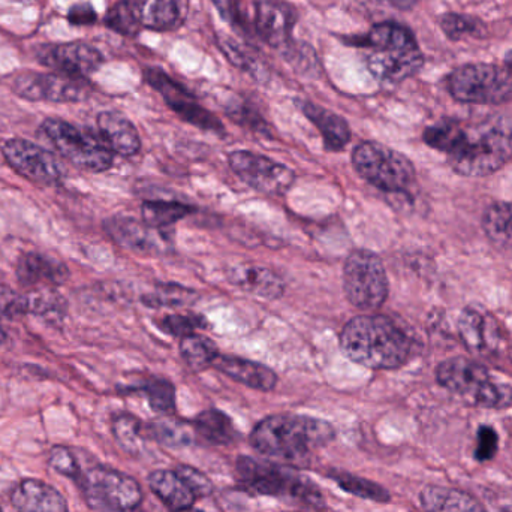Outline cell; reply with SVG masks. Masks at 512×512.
I'll list each match as a JSON object with an SVG mask.
<instances>
[{
	"label": "cell",
	"mask_w": 512,
	"mask_h": 512,
	"mask_svg": "<svg viewBox=\"0 0 512 512\" xmlns=\"http://www.w3.org/2000/svg\"><path fill=\"white\" fill-rule=\"evenodd\" d=\"M330 478L340 489L357 496V498L378 502V504H387L391 501L388 490H385L379 484L373 483V481L366 480V478L355 477V475L345 474V472L330 474Z\"/></svg>",
	"instance_id": "cell-37"
},
{
	"label": "cell",
	"mask_w": 512,
	"mask_h": 512,
	"mask_svg": "<svg viewBox=\"0 0 512 512\" xmlns=\"http://www.w3.org/2000/svg\"><path fill=\"white\" fill-rule=\"evenodd\" d=\"M39 62L72 77L87 78L104 65V56L86 42L45 45L38 54Z\"/></svg>",
	"instance_id": "cell-17"
},
{
	"label": "cell",
	"mask_w": 512,
	"mask_h": 512,
	"mask_svg": "<svg viewBox=\"0 0 512 512\" xmlns=\"http://www.w3.org/2000/svg\"><path fill=\"white\" fill-rule=\"evenodd\" d=\"M111 429H113L114 439L123 451L132 454V456L141 453L144 441L147 438V432L146 426L137 417L131 414L117 415V417H114Z\"/></svg>",
	"instance_id": "cell-35"
},
{
	"label": "cell",
	"mask_w": 512,
	"mask_h": 512,
	"mask_svg": "<svg viewBox=\"0 0 512 512\" xmlns=\"http://www.w3.org/2000/svg\"><path fill=\"white\" fill-rule=\"evenodd\" d=\"M483 230L495 245L512 251V201L490 206L483 216Z\"/></svg>",
	"instance_id": "cell-32"
},
{
	"label": "cell",
	"mask_w": 512,
	"mask_h": 512,
	"mask_svg": "<svg viewBox=\"0 0 512 512\" xmlns=\"http://www.w3.org/2000/svg\"><path fill=\"white\" fill-rule=\"evenodd\" d=\"M228 280L242 291L264 300H277L285 292V283L279 274L261 265H234L228 271Z\"/></svg>",
	"instance_id": "cell-22"
},
{
	"label": "cell",
	"mask_w": 512,
	"mask_h": 512,
	"mask_svg": "<svg viewBox=\"0 0 512 512\" xmlns=\"http://www.w3.org/2000/svg\"><path fill=\"white\" fill-rule=\"evenodd\" d=\"M195 432L203 441L213 445H230L236 441L237 433L233 420L218 409H207L201 412L194 421Z\"/></svg>",
	"instance_id": "cell-29"
},
{
	"label": "cell",
	"mask_w": 512,
	"mask_h": 512,
	"mask_svg": "<svg viewBox=\"0 0 512 512\" xmlns=\"http://www.w3.org/2000/svg\"><path fill=\"white\" fill-rule=\"evenodd\" d=\"M420 0H390L391 5L394 8L400 9V11H411L415 6L418 5Z\"/></svg>",
	"instance_id": "cell-47"
},
{
	"label": "cell",
	"mask_w": 512,
	"mask_h": 512,
	"mask_svg": "<svg viewBox=\"0 0 512 512\" xmlns=\"http://www.w3.org/2000/svg\"><path fill=\"white\" fill-rule=\"evenodd\" d=\"M138 390L146 394L150 408L158 414L170 415L176 411V388L167 379H150Z\"/></svg>",
	"instance_id": "cell-39"
},
{
	"label": "cell",
	"mask_w": 512,
	"mask_h": 512,
	"mask_svg": "<svg viewBox=\"0 0 512 512\" xmlns=\"http://www.w3.org/2000/svg\"><path fill=\"white\" fill-rule=\"evenodd\" d=\"M147 436L170 448H183L195 444L197 432L194 424L177 418H158L146 426Z\"/></svg>",
	"instance_id": "cell-30"
},
{
	"label": "cell",
	"mask_w": 512,
	"mask_h": 512,
	"mask_svg": "<svg viewBox=\"0 0 512 512\" xmlns=\"http://www.w3.org/2000/svg\"><path fill=\"white\" fill-rule=\"evenodd\" d=\"M255 29L273 48H288L298 21V11L288 0H254Z\"/></svg>",
	"instance_id": "cell-18"
},
{
	"label": "cell",
	"mask_w": 512,
	"mask_h": 512,
	"mask_svg": "<svg viewBox=\"0 0 512 512\" xmlns=\"http://www.w3.org/2000/svg\"><path fill=\"white\" fill-rule=\"evenodd\" d=\"M423 140L445 153L451 168L466 177L495 174L512 158V132L502 126L469 128L457 120H444L429 126Z\"/></svg>",
	"instance_id": "cell-1"
},
{
	"label": "cell",
	"mask_w": 512,
	"mask_h": 512,
	"mask_svg": "<svg viewBox=\"0 0 512 512\" xmlns=\"http://www.w3.org/2000/svg\"><path fill=\"white\" fill-rule=\"evenodd\" d=\"M17 276L21 285L51 289L65 282L69 273L59 259L39 252H29L18 261Z\"/></svg>",
	"instance_id": "cell-21"
},
{
	"label": "cell",
	"mask_w": 512,
	"mask_h": 512,
	"mask_svg": "<svg viewBox=\"0 0 512 512\" xmlns=\"http://www.w3.org/2000/svg\"><path fill=\"white\" fill-rule=\"evenodd\" d=\"M177 474L182 477V480L188 484L189 489L195 493L197 498H204L209 496L213 492V484L203 472L198 469L192 468V466L182 465L176 468Z\"/></svg>",
	"instance_id": "cell-44"
},
{
	"label": "cell",
	"mask_w": 512,
	"mask_h": 512,
	"mask_svg": "<svg viewBox=\"0 0 512 512\" xmlns=\"http://www.w3.org/2000/svg\"><path fill=\"white\" fill-rule=\"evenodd\" d=\"M105 24L114 32L123 36H135L140 32L141 26L126 0L117 2L105 15Z\"/></svg>",
	"instance_id": "cell-40"
},
{
	"label": "cell",
	"mask_w": 512,
	"mask_h": 512,
	"mask_svg": "<svg viewBox=\"0 0 512 512\" xmlns=\"http://www.w3.org/2000/svg\"><path fill=\"white\" fill-rule=\"evenodd\" d=\"M144 29L170 32L182 21L177 0H126Z\"/></svg>",
	"instance_id": "cell-26"
},
{
	"label": "cell",
	"mask_w": 512,
	"mask_h": 512,
	"mask_svg": "<svg viewBox=\"0 0 512 512\" xmlns=\"http://www.w3.org/2000/svg\"><path fill=\"white\" fill-rule=\"evenodd\" d=\"M180 352L183 360L195 372H201L213 366L216 358L219 357L218 345L210 337L198 333L189 334L180 340Z\"/></svg>",
	"instance_id": "cell-33"
},
{
	"label": "cell",
	"mask_w": 512,
	"mask_h": 512,
	"mask_svg": "<svg viewBox=\"0 0 512 512\" xmlns=\"http://www.w3.org/2000/svg\"><path fill=\"white\" fill-rule=\"evenodd\" d=\"M237 477L243 487L251 490L255 495L291 496L313 507L322 502L321 493L316 487L298 475L292 474L283 466L240 457L237 462Z\"/></svg>",
	"instance_id": "cell-11"
},
{
	"label": "cell",
	"mask_w": 512,
	"mask_h": 512,
	"mask_svg": "<svg viewBox=\"0 0 512 512\" xmlns=\"http://www.w3.org/2000/svg\"><path fill=\"white\" fill-rule=\"evenodd\" d=\"M420 502L427 512H487L474 496L450 487H424L420 493Z\"/></svg>",
	"instance_id": "cell-27"
},
{
	"label": "cell",
	"mask_w": 512,
	"mask_h": 512,
	"mask_svg": "<svg viewBox=\"0 0 512 512\" xmlns=\"http://www.w3.org/2000/svg\"><path fill=\"white\" fill-rule=\"evenodd\" d=\"M5 336V330H3L2 324H0V343H2L3 340H5Z\"/></svg>",
	"instance_id": "cell-49"
},
{
	"label": "cell",
	"mask_w": 512,
	"mask_h": 512,
	"mask_svg": "<svg viewBox=\"0 0 512 512\" xmlns=\"http://www.w3.org/2000/svg\"><path fill=\"white\" fill-rule=\"evenodd\" d=\"M41 129L60 156L80 170L102 173L113 165V152L101 137L62 119L44 120Z\"/></svg>",
	"instance_id": "cell-9"
},
{
	"label": "cell",
	"mask_w": 512,
	"mask_h": 512,
	"mask_svg": "<svg viewBox=\"0 0 512 512\" xmlns=\"http://www.w3.org/2000/svg\"><path fill=\"white\" fill-rule=\"evenodd\" d=\"M351 44L367 48V69L381 83L397 84L414 77L424 66V54L411 29L394 21L375 24Z\"/></svg>",
	"instance_id": "cell-4"
},
{
	"label": "cell",
	"mask_w": 512,
	"mask_h": 512,
	"mask_svg": "<svg viewBox=\"0 0 512 512\" xmlns=\"http://www.w3.org/2000/svg\"><path fill=\"white\" fill-rule=\"evenodd\" d=\"M334 436V427L319 418L271 415L256 424L251 444L262 456L282 465L304 466L313 451L330 444Z\"/></svg>",
	"instance_id": "cell-2"
},
{
	"label": "cell",
	"mask_w": 512,
	"mask_h": 512,
	"mask_svg": "<svg viewBox=\"0 0 512 512\" xmlns=\"http://www.w3.org/2000/svg\"><path fill=\"white\" fill-rule=\"evenodd\" d=\"M69 23L75 24V26H81V24H93L98 20L95 9L89 3H78V5L72 6L68 12Z\"/></svg>",
	"instance_id": "cell-45"
},
{
	"label": "cell",
	"mask_w": 512,
	"mask_h": 512,
	"mask_svg": "<svg viewBox=\"0 0 512 512\" xmlns=\"http://www.w3.org/2000/svg\"><path fill=\"white\" fill-rule=\"evenodd\" d=\"M227 114L231 120H234L237 125L243 126V128L251 129L256 134L270 135L267 122L262 119L258 110H255L252 105L246 104V102L231 104L230 107H227Z\"/></svg>",
	"instance_id": "cell-42"
},
{
	"label": "cell",
	"mask_w": 512,
	"mask_h": 512,
	"mask_svg": "<svg viewBox=\"0 0 512 512\" xmlns=\"http://www.w3.org/2000/svg\"><path fill=\"white\" fill-rule=\"evenodd\" d=\"M11 505L15 512H69L65 498L44 481H20L11 492Z\"/></svg>",
	"instance_id": "cell-19"
},
{
	"label": "cell",
	"mask_w": 512,
	"mask_h": 512,
	"mask_svg": "<svg viewBox=\"0 0 512 512\" xmlns=\"http://www.w3.org/2000/svg\"><path fill=\"white\" fill-rule=\"evenodd\" d=\"M0 512H3V508L2 507H0Z\"/></svg>",
	"instance_id": "cell-51"
},
{
	"label": "cell",
	"mask_w": 512,
	"mask_h": 512,
	"mask_svg": "<svg viewBox=\"0 0 512 512\" xmlns=\"http://www.w3.org/2000/svg\"><path fill=\"white\" fill-rule=\"evenodd\" d=\"M2 152L9 167L29 182L53 186L65 177V168L59 159L32 141L12 138L6 141Z\"/></svg>",
	"instance_id": "cell-15"
},
{
	"label": "cell",
	"mask_w": 512,
	"mask_h": 512,
	"mask_svg": "<svg viewBox=\"0 0 512 512\" xmlns=\"http://www.w3.org/2000/svg\"><path fill=\"white\" fill-rule=\"evenodd\" d=\"M149 487L168 508L176 512L191 508L198 499L176 471L159 469L152 472Z\"/></svg>",
	"instance_id": "cell-28"
},
{
	"label": "cell",
	"mask_w": 512,
	"mask_h": 512,
	"mask_svg": "<svg viewBox=\"0 0 512 512\" xmlns=\"http://www.w3.org/2000/svg\"><path fill=\"white\" fill-rule=\"evenodd\" d=\"M48 466L53 469L57 474L63 477L74 480L77 483L81 475L80 463H78L77 456L69 450L68 447L63 445H56L51 448L48 453Z\"/></svg>",
	"instance_id": "cell-41"
},
{
	"label": "cell",
	"mask_w": 512,
	"mask_h": 512,
	"mask_svg": "<svg viewBox=\"0 0 512 512\" xmlns=\"http://www.w3.org/2000/svg\"><path fill=\"white\" fill-rule=\"evenodd\" d=\"M144 80L164 98L168 107L189 125L197 126L203 131L216 132V134L225 131L221 120L212 111L204 108L186 87L177 83L162 69H144Z\"/></svg>",
	"instance_id": "cell-14"
},
{
	"label": "cell",
	"mask_w": 512,
	"mask_h": 512,
	"mask_svg": "<svg viewBox=\"0 0 512 512\" xmlns=\"http://www.w3.org/2000/svg\"><path fill=\"white\" fill-rule=\"evenodd\" d=\"M343 354L372 370H393L411 357L412 340L393 319L363 315L343 327L339 339Z\"/></svg>",
	"instance_id": "cell-3"
},
{
	"label": "cell",
	"mask_w": 512,
	"mask_h": 512,
	"mask_svg": "<svg viewBox=\"0 0 512 512\" xmlns=\"http://www.w3.org/2000/svg\"><path fill=\"white\" fill-rule=\"evenodd\" d=\"M343 289L349 303L357 309H379L390 291L382 259L367 249L351 252L343 267Z\"/></svg>",
	"instance_id": "cell-10"
},
{
	"label": "cell",
	"mask_w": 512,
	"mask_h": 512,
	"mask_svg": "<svg viewBox=\"0 0 512 512\" xmlns=\"http://www.w3.org/2000/svg\"><path fill=\"white\" fill-rule=\"evenodd\" d=\"M231 170L255 191L280 197L292 188L295 173L286 165L249 150H236L228 156Z\"/></svg>",
	"instance_id": "cell-13"
},
{
	"label": "cell",
	"mask_w": 512,
	"mask_h": 512,
	"mask_svg": "<svg viewBox=\"0 0 512 512\" xmlns=\"http://www.w3.org/2000/svg\"><path fill=\"white\" fill-rule=\"evenodd\" d=\"M195 289L186 288L180 283L162 282L156 285L155 291L144 295V306L161 309V307H185L198 300Z\"/></svg>",
	"instance_id": "cell-34"
},
{
	"label": "cell",
	"mask_w": 512,
	"mask_h": 512,
	"mask_svg": "<svg viewBox=\"0 0 512 512\" xmlns=\"http://www.w3.org/2000/svg\"><path fill=\"white\" fill-rule=\"evenodd\" d=\"M240 2L242 0H212L219 15L230 24L242 23V14H240Z\"/></svg>",
	"instance_id": "cell-46"
},
{
	"label": "cell",
	"mask_w": 512,
	"mask_h": 512,
	"mask_svg": "<svg viewBox=\"0 0 512 512\" xmlns=\"http://www.w3.org/2000/svg\"><path fill=\"white\" fill-rule=\"evenodd\" d=\"M192 213H195V207L179 203V201H146L141 209V215L146 224L156 228H165V230L173 227L182 219L188 218Z\"/></svg>",
	"instance_id": "cell-31"
},
{
	"label": "cell",
	"mask_w": 512,
	"mask_h": 512,
	"mask_svg": "<svg viewBox=\"0 0 512 512\" xmlns=\"http://www.w3.org/2000/svg\"><path fill=\"white\" fill-rule=\"evenodd\" d=\"M99 137L117 155L131 158L141 150V138L134 123L116 111H104L98 119Z\"/></svg>",
	"instance_id": "cell-20"
},
{
	"label": "cell",
	"mask_w": 512,
	"mask_h": 512,
	"mask_svg": "<svg viewBox=\"0 0 512 512\" xmlns=\"http://www.w3.org/2000/svg\"><path fill=\"white\" fill-rule=\"evenodd\" d=\"M459 334L463 345L474 352L490 351L498 340V330L492 316L478 307L463 310L459 319Z\"/></svg>",
	"instance_id": "cell-25"
},
{
	"label": "cell",
	"mask_w": 512,
	"mask_h": 512,
	"mask_svg": "<svg viewBox=\"0 0 512 512\" xmlns=\"http://www.w3.org/2000/svg\"><path fill=\"white\" fill-rule=\"evenodd\" d=\"M177 512H203V511L197 510V508L191 507V508H186V510L177 511Z\"/></svg>",
	"instance_id": "cell-50"
},
{
	"label": "cell",
	"mask_w": 512,
	"mask_h": 512,
	"mask_svg": "<svg viewBox=\"0 0 512 512\" xmlns=\"http://www.w3.org/2000/svg\"><path fill=\"white\" fill-rule=\"evenodd\" d=\"M156 327L162 333L173 337L189 336V334L197 333L198 330H209L210 322L200 313H173V315H165L164 318L156 319Z\"/></svg>",
	"instance_id": "cell-38"
},
{
	"label": "cell",
	"mask_w": 512,
	"mask_h": 512,
	"mask_svg": "<svg viewBox=\"0 0 512 512\" xmlns=\"http://www.w3.org/2000/svg\"><path fill=\"white\" fill-rule=\"evenodd\" d=\"M77 486L93 512H135L143 502L140 484L107 466H93L81 472Z\"/></svg>",
	"instance_id": "cell-8"
},
{
	"label": "cell",
	"mask_w": 512,
	"mask_h": 512,
	"mask_svg": "<svg viewBox=\"0 0 512 512\" xmlns=\"http://www.w3.org/2000/svg\"><path fill=\"white\" fill-rule=\"evenodd\" d=\"M447 90L463 104H507L512 101V71L496 63H466L450 72Z\"/></svg>",
	"instance_id": "cell-6"
},
{
	"label": "cell",
	"mask_w": 512,
	"mask_h": 512,
	"mask_svg": "<svg viewBox=\"0 0 512 512\" xmlns=\"http://www.w3.org/2000/svg\"><path fill=\"white\" fill-rule=\"evenodd\" d=\"M297 107L318 128L325 150L340 152L348 146L351 128L342 116L310 101H297Z\"/></svg>",
	"instance_id": "cell-23"
},
{
	"label": "cell",
	"mask_w": 512,
	"mask_h": 512,
	"mask_svg": "<svg viewBox=\"0 0 512 512\" xmlns=\"http://www.w3.org/2000/svg\"><path fill=\"white\" fill-rule=\"evenodd\" d=\"M105 233L113 242L134 254L161 256L173 251L171 228H156L129 216H113L104 222Z\"/></svg>",
	"instance_id": "cell-16"
},
{
	"label": "cell",
	"mask_w": 512,
	"mask_h": 512,
	"mask_svg": "<svg viewBox=\"0 0 512 512\" xmlns=\"http://www.w3.org/2000/svg\"><path fill=\"white\" fill-rule=\"evenodd\" d=\"M499 436L496 430L490 426H481L477 433V448L475 459L478 462H489L498 453Z\"/></svg>",
	"instance_id": "cell-43"
},
{
	"label": "cell",
	"mask_w": 512,
	"mask_h": 512,
	"mask_svg": "<svg viewBox=\"0 0 512 512\" xmlns=\"http://www.w3.org/2000/svg\"><path fill=\"white\" fill-rule=\"evenodd\" d=\"M436 379L445 390L459 396L468 405L483 409H507L512 405L510 385L496 382L489 370L465 357L442 361Z\"/></svg>",
	"instance_id": "cell-5"
},
{
	"label": "cell",
	"mask_w": 512,
	"mask_h": 512,
	"mask_svg": "<svg viewBox=\"0 0 512 512\" xmlns=\"http://www.w3.org/2000/svg\"><path fill=\"white\" fill-rule=\"evenodd\" d=\"M439 26L451 41L457 42L466 38L481 39L487 36V27L483 21L471 15L457 14V12H447L442 15Z\"/></svg>",
	"instance_id": "cell-36"
},
{
	"label": "cell",
	"mask_w": 512,
	"mask_h": 512,
	"mask_svg": "<svg viewBox=\"0 0 512 512\" xmlns=\"http://www.w3.org/2000/svg\"><path fill=\"white\" fill-rule=\"evenodd\" d=\"M352 165L366 182L390 194L406 192L415 182L414 164L403 153L376 141L358 144Z\"/></svg>",
	"instance_id": "cell-7"
},
{
	"label": "cell",
	"mask_w": 512,
	"mask_h": 512,
	"mask_svg": "<svg viewBox=\"0 0 512 512\" xmlns=\"http://www.w3.org/2000/svg\"><path fill=\"white\" fill-rule=\"evenodd\" d=\"M505 65L508 66V68L512 71V53L508 54L507 56V62H505Z\"/></svg>",
	"instance_id": "cell-48"
},
{
	"label": "cell",
	"mask_w": 512,
	"mask_h": 512,
	"mask_svg": "<svg viewBox=\"0 0 512 512\" xmlns=\"http://www.w3.org/2000/svg\"><path fill=\"white\" fill-rule=\"evenodd\" d=\"M213 367L233 381L246 385L252 390L273 391L277 385V375L270 367L246 358L219 354Z\"/></svg>",
	"instance_id": "cell-24"
},
{
	"label": "cell",
	"mask_w": 512,
	"mask_h": 512,
	"mask_svg": "<svg viewBox=\"0 0 512 512\" xmlns=\"http://www.w3.org/2000/svg\"><path fill=\"white\" fill-rule=\"evenodd\" d=\"M12 90L27 101L81 102L92 92L87 78L72 77L62 72H21L12 80Z\"/></svg>",
	"instance_id": "cell-12"
}]
</instances>
